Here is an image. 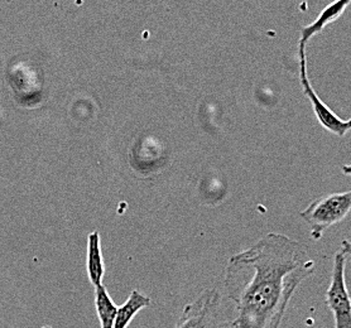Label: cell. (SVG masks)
<instances>
[{
	"mask_svg": "<svg viewBox=\"0 0 351 328\" xmlns=\"http://www.w3.org/2000/svg\"><path fill=\"white\" fill-rule=\"evenodd\" d=\"M315 270L304 245L280 232L230 256L223 287L234 305L232 328H280L295 290Z\"/></svg>",
	"mask_w": 351,
	"mask_h": 328,
	"instance_id": "obj_1",
	"label": "cell"
},
{
	"mask_svg": "<svg viewBox=\"0 0 351 328\" xmlns=\"http://www.w3.org/2000/svg\"><path fill=\"white\" fill-rule=\"evenodd\" d=\"M173 328H232L223 310V294L219 289L206 288L184 305Z\"/></svg>",
	"mask_w": 351,
	"mask_h": 328,
	"instance_id": "obj_2",
	"label": "cell"
},
{
	"mask_svg": "<svg viewBox=\"0 0 351 328\" xmlns=\"http://www.w3.org/2000/svg\"><path fill=\"white\" fill-rule=\"evenodd\" d=\"M351 211V190L319 197L300 212L310 227L312 240L319 241L325 231L343 221Z\"/></svg>",
	"mask_w": 351,
	"mask_h": 328,
	"instance_id": "obj_3",
	"label": "cell"
},
{
	"mask_svg": "<svg viewBox=\"0 0 351 328\" xmlns=\"http://www.w3.org/2000/svg\"><path fill=\"white\" fill-rule=\"evenodd\" d=\"M346 260L348 257L343 250H337L325 296V304L334 314V328H351V297L346 286Z\"/></svg>",
	"mask_w": 351,
	"mask_h": 328,
	"instance_id": "obj_4",
	"label": "cell"
},
{
	"mask_svg": "<svg viewBox=\"0 0 351 328\" xmlns=\"http://www.w3.org/2000/svg\"><path fill=\"white\" fill-rule=\"evenodd\" d=\"M298 60H300V81L302 85L304 97L308 99L311 103L312 110L316 115V119L319 121L321 127L328 130L336 136H343L350 129L348 127V123L340 119L335 112H332L328 105L325 104L316 91L312 88L311 82L307 75V57H306V47L298 46Z\"/></svg>",
	"mask_w": 351,
	"mask_h": 328,
	"instance_id": "obj_5",
	"label": "cell"
},
{
	"mask_svg": "<svg viewBox=\"0 0 351 328\" xmlns=\"http://www.w3.org/2000/svg\"><path fill=\"white\" fill-rule=\"evenodd\" d=\"M351 0H334L330 3L325 9L319 13L316 21L311 25H306L301 29V38L298 46L306 47L307 43L319 33L322 32L328 25L336 22L340 16H343L345 10L350 5Z\"/></svg>",
	"mask_w": 351,
	"mask_h": 328,
	"instance_id": "obj_6",
	"label": "cell"
},
{
	"mask_svg": "<svg viewBox=\"0 0 351 328\" xmlns=\"http://www.w3.org/2000/svg\"><path fill=\"white\" fill-rule=\"evenodd\" d=\"M88 260H86V270L91 286L96 288L103 286V279L105 275L104 257L101 251V238L99 231H93L88 234Z\"/></svg>",
	"mask_w": 351,
	"mask_h": 328,
	"instance_id": "obj_7",
	"label": "cell"
},
{
	"mask_svg": "<svg viewBox=\"0 0 351 328\" xmlns=\"http://www.w3.org/2000/svg\"><path fill=\"white\" fill-rule=\"evenodd\" d=\"M151 304L152 299L149 297L144 296L143 293L134 289L129 294L128 299L118 307L114 328H128L132 320L136 318V314L144 308H148Z\"/></svg>",
	"mask_w": 351,
	"mask_h": 328,
	"instance_id": "obj_8",
	"label": "cell"
},
{
	"mask_svg": "<svg viewBox=\"0 0 351 328\" xmlns=\"http://www.w3.org/2000/svg\"><path fill=\"white\" fill-rule=\"evenodd\" d=\"M95 308L100 327L114 328L118 305L112 302V298L104 286L95 288Z\"/></svg>",
	"mask_w": 351,
	"mask_h": 328,
	"instance_id": "obj_9",
	"label": "cell"
},
{
	"mask_svg": "<svg viewBox=\"0 0 351 328\" xmlns=\"http://www.w3.org/2000/svg\"><path fill=\"white\" fill-rule=\"evenodd\" d=\"M340 249L343 250V253L345 254V256L350 259L351 262V241L348 240V239H343V240L341 241V248Z\"/></svg>",
	"mask_w": 351,
	"mask_h": 328,
	"instance_id": "obj_10",
	"label": "cell"
},
{
	"mask_svg": "<svg viewBox=\"0 0 351 328\" xmlns=\"http://www.w3.org/2000/svg\"><path fill=\"white\" fill-rule=\"evenodd\" d=\"M341 172L345 176L351 177V164H343L341 166Z\"/></svg>",
	"mask_w": 351,
	"mask_h": 328,
	"instance_id": "obj_11",
	"label": "cell"
},
{
	"mask_svg": "<svg viewBox=\"0 0 351 328\" xmlns=\"http://www.w3.org/2000/svg\"><path fill=\"white\" fill-rule=\"evenodd\" d=\"M346 123H348V127H349V129L351 130V119H349Z\"/></svg>",
	"mask_w": 351,
	"mask_h": 328,
	"instance_id": "obj_12",
	"label": "cell"
}]
</instances>
